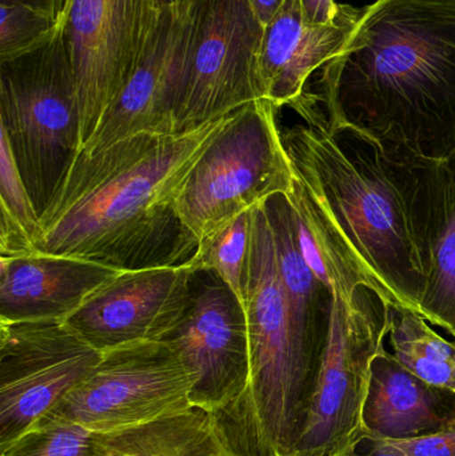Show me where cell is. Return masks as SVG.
<instances>
[{
	"instance_id": "1",
	"label": "cell",
	"mask_w": 455,
	"mask_h": 456,
	"mask_svg": "<svg viewBox=\"0 0 455 456\" xmlns=\"http://www.w3.org/2000/svg\"><path fill=\"white\" fill-rule=\"evenodd\" d=\"M280 128L294 171L371 291L421 314L429 283L432 163L326 117L314 94Z\"/></svg>"
},
{
	"instance_id": "2",
	"label": "cell",
	"mask_w": 455,
	"mask_h": 456,
	"mask_svg": "<svg viewBox=\"0 0 455 456\" xmlns=\"http://www.w3.org/2000/svg\"><path fill=\"white\" fill-rule=\"evenodd\" d=\"M224 118L189 133L131 136L80 152L39 218L35 254L117 271L183 265L199 241L176 198Z\"/></svg>"
},
{
	"instance_id": "3",
	"label": "cell",
	"mask_w": 455,
	"mask_h": 456,
	"mask_svg": "<svg viewBox=\"0 0 455 456\" xmlns=\"http://www.w3.org/2000/svg\"><path fill=\"white\" fill-rule=\"evenodd\" d=\"M315 99L329 119L389 149L455 155V0H377L338 55L323 66Z\"/></svg>"
},
{
	"instance_id": "4",
	"label": "cell",
	"mask_w": 455,
	"mask_h": 456,
	"mask_svg": "<svg viewBox=\"0 0 455 456\" xmlns=\"http://www.w3.org/2000/svg\"><path fill=\"white\" fill-rule=\"evenodd\" d=\"M251 216L245 283L251 382L237 406L224 414H235L232 417L240 426L230 436L240 456H290L317 372L302 355L294 335L264 203L254 208Z\"/></svg>"
},
{
	"instance_id": "5",
	"label": "cell",
	"mask_w": 455,
	"mask_h": 456,
	"mask_svg": "<svg viewBox=\"0 0 455 456\" xmlns=\"http://www.w3.org/2000/svg\"><path fill=\"white\" fill-rule=\"evenodd\" d=\"M0 130L40 218L82 151L79 96L63 21L39 47L0 61Z\"/></svg>"
},
{
	"instance_id": "6",
	"label": "cell",
	"mask_w": 455,
	"mask_h": 456,
	"mask_svg": "<svg viewBox=\"0 0 455 456\" xmlns=\"http://www.w3.org/2000/svg\"><path fill=\"white\" fill-rule=\"evenodd\" d=\"M277 107L251 102L224 117L176 198V213L198 241L240 214L293 190Z\"/></svg>"
},
{
	"instance_id": "7",
	"label": "cell",
	"mask_w": 455,
	"mask_h": 456,
	"mask_svg": "<svg viewBox=\"0 0 455 456\" xmlns=\"http://www.w3.org/2000/svg\"><path fill=\"white\" fill-rule=\"evenodd\" d=\"M330 335L290 456H334L365 441L371 363L389 334V305L368 287L333 291Z\"/></svg>"
},
{
	"instance_id": "8",
	"label": "cell",
	"mask_w": 455,
	"mask_h": 456,
	"mask_svg": "<svg viewBox=\"0 0 455 456\" xmlns=\"http://www.w3.org/2000/svg\"><path fill=\"white\" fill-rule=\"evenodd\" d=\"M195 383L165 340L134 343L103 353L93 372L45 417L114 433L191 409Z\"/></svg>"
},
{
	"instance_id": "9",
	"label": "cell",
	"mask_w": 455,
	"mask_h": 456,
	"mask_svg": "<svg viewBox=\"0 0 455 456\" xmlns=\"http://www.w3.org/2000/svg\"><path fill=\"white\" fill-rule=\"evenodd\" d=\"M158 0H69L64 31L77 79L82 150L151 45Z\"/></svg>"
},
{
	"instance_id": "10",
	"label": "cell",
	"mask_w": 455,
	"mask_h": 456,
	"mask_svg": "<svg viewBox=\"0 0 455 456\" xmlns=\"http://www.w3.org/2000/svg\"><path fill=\"white\" fill-rule=\"evenodd\" d=\"M102 356L64 321H0V450L45 417Z\"/></svg>"
},
{
	"instance_id": "11",
	"label": "cell",
	"mask_w": 455,
	"mask_h": 456,
	"mask_svg": "<svg viewBox=\"0 0 455 456\" xmlns=\"http://www.w3.org/2000/svg\"><path fill=\"white\" fill-rule=\"evenodd\" d=\"M205 0H175L162 7L143 61L99 123L85 154L131 136L176 134Z\"/></svg>"
},
{
	"instance_id": "12",
	"label": "cell",
	"mask_w": 455,
	"mask_h": 456,
	"mask_svg": "<svg viewBox=\"0 0 455 456\" xmlns=\"http://www.w3.org/2000/svg\"><path fill=\"white\" fill-rule=\"evenodd\" d=\"M264 34L250 0H205L176 134L264 99L259 75Z\"/></svg>"
},
{
	"instance_id": "13",
	"label": "cell",
	"mask_w": 455,
	"mask_h": 456,
	"mask_svg": "<svg viewBox=\"0 0 455 456\" xmlns=\"http://www.w3.org/2000/svg\"><path fill=\"white\" fill-rule=\"evenodd\" d=\"M165 342L197 377L191 406L221 415L245 396L251 382L248 316L215 273L195 271L186 313Z\"/></svg>"
},
{
	"instance_id": "14",
	"label": "cell",
	"mask_w": 455,
	"mask_h": 456,
	"mask_svg": "<svg viewBox=\"0 0 455 456\" xmlns=\"http://www.w3.org/2000/svg\"><path fill=\"white\" fill-rule=\"evenodd\" d=\"M194 273L189 265L119 271L64 322L101 353L160 342L186 313Z\"/></svg>"
},
{
	"instance_id": "15",
	"label": "cell",
	"mask_w": 455,
	"mask_h": 456,
	"mask_svg": "<svg viewBox=\"0 0 455 456\" xmlns=\"http://www.w3.org/2000/svg\"><path fill=\"white\" fill-rule=\"evenodd\" d=\"M361 13L362 10L341 5L334 23L310 24L301 0H286L264 27L259 58L264 99L277 109L298 101L310 75L338 55Z\"/></svg>"
},
{
	"instance_id": "16",
	"label": "cell",
	"mask_w": 455,
	"mask_h": 456,
	"mask_svg": "<svg viewBox=\"0 0 455 456\" xmlns=\"http://www.w3.org/2000/svg\"><path fill=\"white\" fill-rule=\"evenodd\" d=\"M119 271L53 255L0 257V321H66Z\"/></svg>"
},
{
	"instance_id": "17",
	"label": "cell",
	"mask_w": 455,
	"mask_h": 456,
	"mask_svg": "<svg viewBox=\"0 0 455 456\" xmlns=\"http://www.w3.org/2000/svg\"><path fill=\"white\" fill-rule=\"evenodd\" d=\"M455 422V390L425 382L382 348L371 363L363 410L365 439L402 441Z\"/></svg>"
},
{
	"instance_id": "18",
	"label": "cell",
	"mask_w": 455,
	"mask_h": 456,
	"mask_svg": "<svg viewBox=\"0 0 455 456\" xmlns=\"http://www.w3.org/2000/svg\"><path fill=\"white\" fill-rule=\"evenodd\" d=\"M264 208L274 235L278 270L294 335L302 355L318 374L330 335L334 292L315 275L302 255L288 195H274L264 202Z\"/></svg>"
},
{
	"instance_id": "19",
	"label": "cell",
	"mask_w": 455,
	"mask_h": 456,
	"mask_svg": "<svg viewBox=\"0 0 455 456\" xmlns=\"http://www.w3.org/2000/svg\"><path fill=\"white\" fill-rule=\"evenodd\" d=\"M102 436L109 456H240L221 418L194 406Z\"/></svg>"
},
{
	"instance_id": "20",
	"label": "cell",
	"mask_w": 455,
	"mask_h": 456,
	"mask_svg": "<svg viewBox=\"0 0 455 456\" xmlns=\"http://www.w3.org/2000/svg\"><path fill=\"white\" fill-rule=\"evenodd\" d=\"M393 355L409 371L430 385L455 390V343L430 327L422 314L402 305H389Z\"/></svg>"
},
{
	"instance_id": "21",
	"label": "cell",
	"mask_w": 455,
	"mask_h": 456,
	"mask_svg": "<svg viewBox=\"0 0 455 456\" xmlns=\"http://www.w3.org/2000/svg\"><path fill=\"white\" fill-rule=\"evenodd\" d=\"M421 314L455 339V155L443 163L437 232Z\"/></svg>"
},
{
	"instance_id": "22",
	"label": "cell",
	"mask_w": 455,
	"mask_h": 456,
	"mask_svg": "<svg viewBox=\"0 0 455 456\" xmlns=\"http://www.w3.org/2000/svg\"><path fill=\"white\" fill-rule=\"evenodd\" d=\"M253 210V208H251ZM251 210L240 214L210 235L203 238L197 254L186 265L197 270L215 273L245 305V283L250 256Z\"/></svg>"
},
{
	"instance_id": "23",
	"label": "cell",
	"mask_w": 455,
	"mask_h": 456,
	"mask_svg": "<svg viewBox=\"0 0 455 456\" xmlns=\"http://www.w3.org/2000/svg\"><path fill=\"white\" fill-rule=\"evenodd\" d=\"M0 456H109L102 434L77 423L42 418Z\"/></svg>"
},
{
	"instance_id": "24",
	"label": "cell",
	"mask_w": 455,
	"mask_h": 456,
	"mask_svg": "<svg viewBox=\"0 0 455 456\" xmlns=\"http://www.w3.org/2000/svg\"><path fill=\"white\" fill-rule=\"evenodd\" d=\"M59 26L61 23L28 5L0 2V61L39 47Z\"/></svg>"
},
{
	"instance_id": "25",
	"label": "cell",
	"mask_w": 455,
	"mask_h": 456,
	"mask_svg": "<svg viewBox=\"0 0 455 456\" xmlns=\"http://www.w3.org/2000/svg\"><path fill=\"white\" fill-rule=\"evenodd\" d=\"M0 221L18 226L35 240L39 214L32 203L7 136L0 139Z\"/></svg>"
},
{
	"instance_id": "26",
	"label": "cell",
	"mask_w": 455,
	"mask_h": 456,
	"mask_svg": "<svg viewBox=\"0 0 455 456\" xmlns=\"http://www.w3.org/2000/svg\"><path fill=\"white\" fill-rule=\"evenodd\" d=\"M385 442L402 456H455V422L427 436Z\"/></svg>"
},
{
	"instance_id": "27",
	"label": "cell",
	"mask_w": 455,
	"mask_h": 456,
	"mask_svg": "<svg viewBox=\"0 0 455 456\" xmlns=\"http://www.w3.org/2000/svg\"><path fill=\"white\" fill-rule=\"evenodd\" d=\"M301 4L305 19L310 24L334 23L341 10L336 0H301Z\"/></svg>"
},
{
	"instance_id": "28",
	"label": "cell",
	"mask_w": 455,
	"mask_h": 456,
	"mask_svg": "<svg viewBox=\"0 0 455 456\" xmlns=\"http://www.w3.org/2000/svg\"><path fill=\"white\" fill-rule=\"evenodd\" d=\"M0 2L20 3L47 15L55 23H61L66 15L69 0H0Z\"/></svg>"
},
{
	"instance_id": "29",
	"label": "cell",
	"mask_w": 455,
	"mask_h": 456,
	"mask_svg": "<svg viewBox=\"0 0 455 456\" xmlns=\"http://www.w3.org/2000/svg\"><path fill=\"white\" fill-rule=\"evenodd\" d=\"M368 444V449L363 450L360 444L341 452V454L334 456H402L394 447L390 446L385 441H378V439H365Z\"/></svg>"
},
{
	"instance_id": "30",
	"label": "cell",
	"mask_w": 455,
	"mask_h": 456,
	"mask_svg": "<svg viewBox=\"0 0 455 456\" xmlns=\"http://www.w3.org/2000/svg\"><path fill=\"white\" fill-rule=\"evenodd\" d=\"M254 11L264 27L277 15L286 0H250Z\"/></svg>"
},
{
	"instance_id": "31",
	"label": "cell",
	"mask_w": 455,
	"mask_h": 456,
	"mask_svg": "<svg viewBox=\"0 0 455 456\" xmlns=\"http://www.w3.org/2000/svg\"><path fill=\"white\" fill-rule=\"evenodd\" d=\"M175 2V0H158V5L160 8L165 7V5L171 4V3Z\"/></svg>"
},
{
	"instance_id": "32",
	"label": "cell",
	"mask_w": 455,
	"mask_h": 456,
	"mask_svg": "<svg viewBox=\"0 0 455 456\" xmlns=\"http://www.w3.org/2000/svg\"><path fill=\"white\" fill-rule=\"evenodd\" d=\"M455 343V342H454Z\"/></svg>"
}]
</instances>
